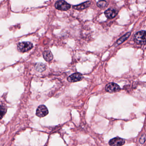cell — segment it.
<instances>
[{
	"label": "cell",
	"instance_id": "ba28073f",
	"mask_svg": "<svg viewBox=\"0 0 146 146\" xmlns=\"http://www.w3.org/2000/svg\"><path fill=\"white\" fill-rule=\"evenodd\" d=\"M118 12L116 11V10L111 8H109L104 12L105 16L108 19L114 18L118 15Z\"/></svg>",
	"mask_w": 146,
	"mask_h": 146
},
{
	"label": "cell",
	"instance_id": "5b68a950",
	"mask_svg": "<svg viewBox=\"0 0 146 146\" xmlns=\"http://www.w3.org/2000/svg\"><path fill=\"white\" fill-rule=\"evenodd\" d=\"M49 113V111L47 107L44 105H40L38 107L36 111L37 116L40 118H43L46 116Z\"/></svg>",
	"mask_w": 146,
	"mask_h": 146
},
{
	"label": "cell",
	"instance_id": "277c9868",
	"mask_svg": "<svg viewBox=\"0 0 146 146\" xmlns=\"http://www.w3.org/2000/svg\"><path fill=\"white\" fill-rule=\"evenodd\" d=\"M106 92L109 93H114L118 92L120 90V88L119 85L114 82H110L106 85L105 87Z\"/></svg>",
	"mask_w": 146,
	"mask_h": 146
},
{
	"label": "cell",
	"instance_id": "7a4b0ae2",
	"mask_svg": "<svg viewBox=\"0 0 146 146\" xmlns=\"http://www.w3.org/2000/svg\"><path fill=\"white\" fill-rule=\"evenodd\" d=\"M33 48V45L28 42H23L19 43L17 45V49L19 52L22 53L27 52Z\"/></svg>",
	"mask_w": 146,
	"mask_h": 146
},
{
	"label": "cell",
	"instance_id": "4fadbf2b",
	"mask_svg": "<svg viewBox=\"0 0 146 146\" xmlns=\"http://www.w3.org/2000/svg\"><path fill=\"white\" fill-rule=\"evenodd\" d=\"M107 1L105 0H101L97 3V6L100 8H103L107 5Z\"/></svg>",
	"mask_w": 146,
	"mask_h": 146
},
{
	"label": "cell",
	"instance_id": "30bf717a",
	"mask_svg": "<svg viewBox=\"0 0 146 146\" xmlns=\"http://www.w3.org/2000/svg\"><path fill=\"white\" fill-rule=\"evenodd\" d=\"M43 56L45 60L48 62L51 61L53 59V54L51 51L49 50L45 51L43 53Z\"/></svg>",
	"mask_w": 146,
	"mask_h": 146
},
{
	"label": "cell",
	"instance_id": "3957f363",
	"mask_svg": "<svg viewBox=\"0 0 146 146\" xmlns=\"http://www.w3.org/2000/svg\"><path fill=\"white\" fill-rule=\"evenodd\" d=\"M55 7L59 10L67 11L71 8V5L64 1L60 0L56 2Z\"/></svg>",
	"mask_w": 146,
	"mask_h": 146
},
{
	"label": "cell",
	"instance_id": "8992f818",
	"mask_svg": "<svg viewBox=\"0 0 146 146\" xmlns=\"http://www.w3.org/2000/svg\"><path fill=\"white\" fill-rule=\"evenodd\" d=\"M83 76L79 73H76L71 75L67 78V81L70 82H75L80 81L83 79Z\"/></svg>",
	"mask_w": 146,
	"mask_h": 146
},
{
	"label": "cell",
	"instance_id": "5bb4252c",
	"mask_svg": "<svg viewBox=\"0 0 146 146\" xmlns=\"http://www.w3.org/2000/svg\"><path fill=\"white\" fill-rule=\"evenodd\" d=\"M6 112V109L2 105H0V119L4 117Z\"/></svg>",
	"mask_w": 146,
	"mask_h": 146
},
{
	"label": "cell",
	"instance_id": "9c48e42d",
	"mask_svg": "<svg viewBox=\"0 0 146 146\" xmlns=\"http://www.w3.org/2000/svg\"><path fill=\"white\" fill-rule=\"evenodd\" d=\"M91 5V1H87L86 2H83L82 4H79V5L73 6L72 8L76 10H84V9L88 8Z\"/></svg>",
	"mask_w": 146,
	"mask_h": 146
},
{
	"label": "cell",
	"instance_id": "52a82bcc",
	"mask_svg": "<svg viewBox=\"0 0 146 146\" xmlns=\"http://www.w3.org/2000/svg\"><path fill=\"white\" fill-rule=\"evenodd\" d=\"M125 143L124 139L116 137L111 139L109 142V144L110 146H121L124 145Z\"/></svg>",
	"mask_w": 146,
	"mask_h": 146
},
{
	"label": "cell",
	"instance_id": "7c38bea8",
	"mask_svg": "<svg viewBox=\"0 0 146 146\" xmlns=\"http://www.w3.org/2000/svg\"><path fill=\"white\" fill-rule=\"evenodd\" d=\"M35 68L39 72H43L44 71H45V66L43 63H37L35 66Z\"/></svg>",
	"mask_w": 146,
	"mask_h": 146
},
{
	"label": "cell",
	"instance_id": "6da1fadb",
	"mask_svg": "<svg viewBox=\"0 0 146 146\" xmlns=\"http://www.w3.org/2000/svg\"><path fill=\"white\" fill-rule=\"evenodd\" d=\"M134 41L138 45H144L146 44V31H139L134 35Z\"/></svg>",
	"mask_w": 146,
	"mask_h": 146
},
{
	"label": "cell",
	"instance_id": "8fae6325",
	"mask_svg": "<svg viewBox=\"0 0 146 146\" xmlns=\"http://www.w3.org/2000/svg\"><path fill=\"white\" fill-rule=\"evenodd\" d=\"M131 32H128L125 34L123 36H122L121 38H120L116 42V43L117 45H120L121 44L123 43L126 40H127L129 38Z\"/></svg>",
	"mask_w": 146,
	"mask_h": 146
},
{
	"label": "cell",
	"instance_id": "9a60e30c",
	"mask_svg": "<svg viewBox=\"0 0 146 146\" xmlns=\"http://www.w3.org/2000/svg\"><path fill=\"white\" fill-rule=\"evenodd\" d=\"M145 137V136H143L141 137V138L140 139V142L141 143H143L145 142V137L143 138V137Z\"/></svg>",
	"mask_w": 146,
	"mask_h": 146
}]
</instances>
